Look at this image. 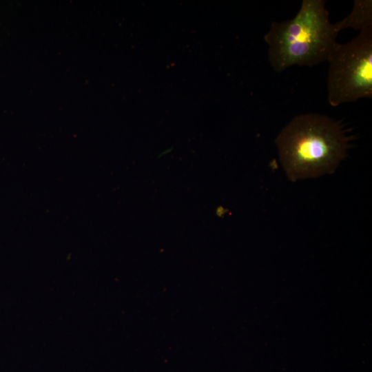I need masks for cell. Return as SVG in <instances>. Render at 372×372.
<instances>
[{
  "instance_id": "6da1fadb",
  "label": "cell",
  "mask_w": 372,
  "mask_h": 372,
  "mask_svg": "<svg viewBox=\"0 0 372 372\" xmlns=\"http://www.w3.org/2000/svg\"><path fill=\"white\" fill-rule=\"evenodd\" d=\"M341 120L307 113L295 116L276 138L280 160L292 181L333 173L354 136Z\"/></svg>"
},
{
  "instance_id": "7a4b0ae2",
  "label": "cell",
  "mask_w": 372,
  "mask_h": 372,
  "mask_svg": "<svg viewBox=\"0 0 372 372\" xmlns=\"http://www.w3.org/2000/svg\"><path fill=\"white\" fill-rule=\"evenodd\" d=\"M324 0H303L291 19L273 21L264 39L269 61L280 72L292 65L312 67L327 61L340 31L332 23Z\"/></svg>"
},
{
  "instance_id": "3957f363",
  "label": "cell",
  "mask_w": 372,
  "mask_h": 372,
  "mask_svg": "<svg viewBox=\"0 0 372 372\" xmlns=\"http://www.w3.org/2000/svg\"><path fill=\"white\" fill-rule=\"evenodd\" d=\"M328 101L333 107L372 97V27L334 46L329 58Z\"/></svg>"
},
{
  "instance_id": "277c9868",
  "label": "cell",
  "mask_w": 372,
  "mask_h": 372,
  "mask_svg": "<svg viewBox=\"0 0 372 372\" xmlns=\"http://www.w3.org/2000/svg\"><path fill=\"white\" fill-rule=\"evenodd\" d=\"M340 30L347 28L362 30L372 27V1L355 0L351 13L337 22Z\"/></svg>"
}]
</instances>
